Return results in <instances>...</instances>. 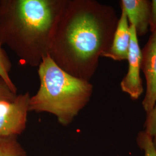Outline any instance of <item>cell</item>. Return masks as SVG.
<instances>
[{
    "label": "cell",
    "instance_id": "6da1fadb",
    "mask_svg": "<svg viewBox=\"0 0 156 156\" xmlns=\"http://www.w3.org/2000/svg\"><path fill=\"white\" fill-rule=\"evenodd\" d=\"M118 20L111 6L95 0H67L49 55L67 73L90 82L111 45Z\"/></svg>",
    "mask_w": 156,
    "mask_h": 156
},
{
    "label": "cell",
    "instance_id": "7a4b0ae2",
    "mask_svg": "<svg viewBox=\"0 0 156 156\" xmlns=\"http://www.w3.org/2000/svg\"><path fill=\"white\" fill-rule=\"evenodd\" d=\"M67 0H0V38L20 62L38 67L49 56Z\"/></svg>",
    "mask_w": 156,
    "mask_h": 156
},
{
    "label": "cell",
    "instance_id": "3957f363",
    "mask_svg": "<svg viewBox=\"0 0 156 156\" xmlns=\"http://www.w3.org/2000/svg\"><path fill=\"white\" fill-rule=\"evenodd\" d=\"M38 73L39 87L30 97L29 111L50 113L68 126L90 100L93 84L63 70L49 55L39 64Z\"/></svg>",
    "mask_w": 156,
    "mask_h": 156
},
{
    "label": "cell",
    "instance_id": "277c9868",
    "mask_svg": "<svg viewBox=\"0 0 156 156\" xmlns=\"http://www.w3.org/2000/svg\"><path fill=\"white\" fill-rule=\"evenodd\" d=\"M30 97L26 92L13 100L0 101V138L17 137L26 129Z\"/></svg>",
    "mask_w": 156,
    "mask_h": 156
},
{
    "label": "cell",
    "instance_id": "5b68a950",
    "mask_svg": "<svg viewBox=\"0 0 156 156\" xmlns=\"http://www.w3.org/2000/svg\"><path fill=\"white\" fill-rule=\"evenodd\" d=\"M130 46L127 60L128 71L120 83L123 92L128 94L131 100H137L144 92L142 79L140 75L141 69V49L133 25L129 24Z\"/></svg>",
    "mask_w": 156,
    "mask_h": 156
},
{
    "label": "cell",
    "instance_id": "8992f818",
    "mask_svg": "<svg viewBox=\"0 0 156 156\" xmlns=\"http://www.w3.org/2000/svg\"><path fill=\"white\" fill-rule=\"evenodd\" d=\"M141 70L146 83V94L142 104L147 113L156 104V32L151 34L141 50Z\"/></svg>",
    "mask_w": 156,
    "mask_h": 156
},
{
    "label": "cell",
    "instance_id": "52a82bcc",
    "mask_svg": "<svg viewBox=\"0 0 156 156\" xmlns=\"http://www.w3.org/2000/svg\"><path fill=\"white\" fill-rule=\"evenodd\" d=\"M122 11L127 17L129 24L133 25L137 36H144L149 30L151 1L149 0H122Z\"/></svg>",
    "mask_w": 156,
    "mask_h": 156
},
{
    "label": "cell",
    "instance_id": "ba28073f",
    "mask_svg": "<svg viewBox=\"0 0 156 156\" xmlns=\"http://www.w3.org/2000/svg\"><path fill=\"white\" fill-rule=\"evenodd\" d=\"M130 40L131 36L128 19L126 13L122 11L111 45L102 55V57L109 58L115 61L127 60Z\"/></svg>",
    "mask_w": 156,
    "mask_h": 156
},
{
    "label": "cell",
    "instance_id": "9c48e42d",
    "mask_svg": "<svg viewBox=\"0 0 156 156\" xmlns=\"http://www.w3.org/2000/svg\"><path fill=\"white\" fill-rule=\"evenodd\" d=\"M0 156H27L17 137L0 138Z\"/></svg>",
    "mask_w": 156,
    "mask_h": 156
},
{
    "label": "cell",
    "instance_id": "30bf717a",
    "mask_svg": "<svg viewBox=\"0 0 156 156\" xmlns=\"http://www.w3.org/2000/svg\"><path fill=\"white\" fill-rule=\"evenodd\" d=\"M12 67L11 62L7 53L3 48V44L0 38V77L5 80L14 93H17L16 86L13 83L9 75Z\"/></svg>",
    "mask_w": 156,
    "mask_h": 156
},
{
    "label": "cell",
    "instance_id": "8fae6325",
    "mask_svg": "<svg viewBox=\"0 0 156 156\" xmlns=\"http://www.w3.org/2000/svg\"><path fill=\"white\" fill-rule=\"evenodd\" d=\"M136 142L140 149L144 151L145 156H156V150L152 140L144 131H140L138 134Z\"/></svg>",
    "mask_w": 156,
    "mask_h": 156
},
{
    "label": "cell",
    "instance_id": "7c38bea8",
    "mask_svg": "<svg viewBox=\"0 0 156 156\" xmlns=\"http://www.w3.org/2000/svg\"><path fill=\"white\" fill-rule=\"evenodd\" d=\"M144 127V131L151 137L156 150V104L153 109L146 113Z\"/></svg>",
    "mask_w": 156,
    "mask_h": 156
},
{
    "label": "cell",
    "instance_id": "4fadbf2b",
    "mask_svg": "<svg viewBox=\"0 0 156 156\" xmlns=\"http://www.w3.org/2000/svg\"><path fill=\"white\" fill-rule=\"evenodd\" d=\"M17 94L14 93L5 80L0 77V101L13 100Z\"/></svg>",
    "mask_w": 156,
    "mask_h": 156
},
{
    "label": "cell",
    "instance_id": "5bb4252c",
    "mask_svg": "<svg viewBox=\"0 0 156 156\" xmlns=\"http://www.w3.org/2000/svg\"><path fill=\"white\" fill-rule=\"evenodd\" d=\"M149 30L151 34L156 32V0L151 1V13Z\"/></svg>",
    "mask_w": 156,
    "mask_h": 156
}]
</instances>
